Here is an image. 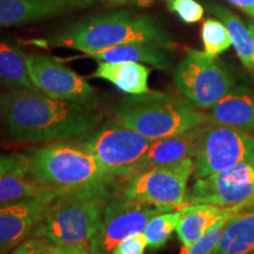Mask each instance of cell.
<instances>
[{
  "mask_svg": "<svg viewBox=\"0 0 254 254\" xmlns=\"http://www.w3.org/2000/svg\"><path fill=\"white\" fill-rule=\"evenodd\" d=\"M0 112L9 133L24 142H57L87 134L104 122L95 104H75L39 91L11 90L0 98Z\"/></svg>",
  "mask_w": 254,
  "mask_h": 254,
  "instance_id": "6da1fadb",
  "label": "cell"
},
{
  "mask_svg": "<svg viewBox=\"0 0 254 254\" xmlns=\"http://www.w3.org/2000/svg\"><path fill=\"white\" fill-rule=\"evenodd\" d=\"M116 183L65 190L52 202L30 238L58 245L90 243L105 206L116 195Z\"/></svg>",
  "mask_w": 254,
  "mask_h": 254,
  "instance_id": "7a4b0ae2",
  "label": "cell"
},
{
  "mask_svg": "<svg viewBox=\"0 0 254 254\" xmlns=\"http://www.w3.org/2000/svg\"><path fill=\"white\" fill-rule=\"evenodd\" d=\"M51 46L87 53L129 43H158L167 46L170 36L150 15L135 17L128 12L97 14L69 25L47 40Z\"/></svg>",
  "mask_w": 254,
  "mask_h": 254,
  "instance_id": "3957f363",
  "label": "cell"
},
{
  "mask_svg": "<svg viewBox=\"0 0 254 254\" xmlns=\"http://www.w3.org/2000/svg\"><path fill=\"white\" fill-rule=\"evenodd\" d=\"M113 118L152 141L209 124L207 113L186 99L151 91L120 100Z\"/></svg>",
  "mask_w": 254,
  "mask_h": 254,
  "instance_id": "277c9868",
  "label": "cell"
},
{
  "mask_svg": "<svg viewBox=\"0 0 254 254\" xmlns=\"http://www.w3.org/2000/svg\"><path fill=\"white\" fill-rule=\"evenodd\" d=\"M26 176L50 189L74 190L100 183H113L111 176L90 152L77 142H52L27 155Z\"/></svg>",
  "mask_w": 254,
  "mask_h": 254,
  "instance_id": "5b68a950",
  "label": "cell"
},
{
  "mask_svg": "<svg viewBox=\"0 0 254 254\" xmlns=\"http://www.w3.org/2000/svg\"><path fill=\"white\" fill-rule=\"evenodd\" d=\"M193 168L194 159H186L122 178L116 183V195L155 206L163 212L178 211L186 206V193Z\"/></svg>",
  "mask_w": 254,
  "mask_h": 254,
  "instance_id": "8992f818",
  "label": "cell"
},
{
  "mask_svg": "<svg viewBox=\"0 0 254 254\" xmlns=\"http://www.w3.org/2000/svg\"><path fill=\"white\" fill-rule=\"evenodd\" d=\"M74 142L90 152L107 173L120 179L128 174L152 140L113 118L101 123Z\"/></svg>",
  "mask_w": 254,
  "mask_h": 254,
  "instance_id": "52a82bcc",
  "label": "cell"
},
{
  "mask_svg": "<svg viewBox=\"0 0 254 254\" xmlns=\"http://www.w3.org/2000/svg\"><path fill=\"white\" fill-rule=\"evenodd\" d=\"M177 90L198 109L209 110L234 86V78L218 57L190 50L174 73Z\"/></svg>",
  "mask_w": 254,
  "mask_h": 254,
  "instance_id": "ba28073f",
  "label": "cell"
},
{
  "mask_svg": "<svg viewBox=\"0 0 254 254\" xmlns=\"http://www.w3.org/2000/svg\"><path fill=\"white\" fill-rule=\"evenodd\" d=\"M251 159H254L253 135L234 127L206 124L200 132L192 177L211 176Z\"/></svg>",
  "mask_w": 254,
  "mask_h": 254,
  "instance_id": "9c48e42d",
  "label": "cell"
},
{
  "mask_svg": "<svg viewBox=\"0 0 254 254\" xmlns=\"http://www.w3.org/2000/svg\"><path fill=\"white\" fill-rule=\"evenodd\" d=\"M161 209L114 195L105 206L99 226L90 241L91 254H110L123 240L144 232L147 222Z\"/></svg>",
  "mask_w": 254,
  "mask_h": 254,
  "instance_id": "30bf717a",
  "label": "cell"
},
{
  "mask_svg": "<svg viewBox=\"0 0 254 254\" xmlns=\"http://www.w3.org/2000/svg\"><path fill=\"white\" fill-rule=\"evenodd\" d=\"M251 199H254V159L211 176L193 179L186 193V205L231 207Z\"/></svg>",
  "mask_w": 254,
  "mask_h": 254,
  "instance_id": "8fae6325",
  "label": "cell"
},
{
  "mask_svg": "<svg viewBox=\"0 0 254 254\" xmlns=\"http://www.w3.org/2000/svg\"><path fill=\"white\" fill-rule=\"evenodd\" d=\"M31 81L52 99L75 104H95V91L86 79L45 55L27 56Z\"/></svg>",
  "mask_w": 254,
  "mask_h": 254,
  "instance_id": "7c38bea8",
  "label": "cell"
},
{
  "mask_svg": "<svg viewBox=\"0 0 254 254\" xmlns=\"http://www.w3.org/2000/svg\"><path fill=\"white\" fill-rule=\"evenodd\" d=\"M65 190L55 189L33 198L0 205V247L11 249L30 238L52 202Z\"/></svg>",
  "mask_w": 254,
  "mask_h": 254,
  "instance_id": "4fadbf2b",
  "label": "cell"
},
{
  "mask_svg": "<svg viewBox=\"0 0 254 254\" xmlns=\"http://www.w3.org/2000/svg\"><path fill=\"white\" fill-rule=\"evenodd\" d=\"M94 4L95 0H0V27L46 20Z\"/></svg>",
  "mask_w": 254,
  "mask_h": 254,
  "instance_id": "5bb4252c",
  "label": "cell"
},
{
  "mask_svg": "<svg viewBox=\"0 0 254 254\" xmlns=\"http://www.w3.org/2000/svg\"><path fill=\"white\" fill-rule=\"evenodd\" d=\"M202 126L204 125L195 127L190 131L180 133V134L152 141L150 147L133 165L125 178L152 167L180 163L186 159H194L198 151L200 132H201Z\"/></svg>",
  "mask_w": 254,
  "mask_h": 254,
  "instance_id": "9a60e30c",
  "label": "cell"
},
{
  "mask_svg": "<svg viewBox=\"0 0 254 254\" xmlns=\"http://www.w3.org/2000/svg\"><path fill=\"white\" fill-rule=\"evenodd\" d=\"M254 206V199L247 200L231 207L198 204L186 205L180 208V218L176 232L183 250L190 249L205 234L209 227L227 215H236Z\"/></svg>",
  "mask_w": 254,
  "mask_h": 254,
  "instance_id": "2e32d148",
  "label": "cell"
},
{
  "mask_svg": "<svg viewBox=\"0 0 254 254\" xmlns=\"http://www.w3.org/2000/svg\"><path fill=\"white\" fill-rule=\"evenodd\" d=\"M208 123L254 131V92L245 87L232 88L207 112Z\"/></svg>",
  "mask_w": 254,
  "mask_h": 254,
  "instance_id": "e0dca14e",
  "label": "cell"
},
{
  "mask_svg": "<svg viewBox=\"0 0 254 254\" xmlns=\"http://www.w3.org/2000/svg\"><path fill=\"white\" fill-rule=\"evenodd\" d=\"M87 58L105 63H140L159 68L167 67L170 57L166 46L158 43H129L98 52L87 53Z\"/></svg>",
  "mask_w": 254,
  "mask_h": 254,
  "instance_id": "ac0fdd59",
  "label": "cell"
},
{
  "mask_svg": "<svg viewBox=\"0 0 254 254\" xmlns=\"http://www.w3.org/2000/svg\"><path fill=\"white\" fill-rule=\"evenodd\" d=\"M150 74L151 69L140 63L99 62L92 77L110 81L124 93L139 95L150 92Z\"/></svg>",
  "mask_w": 254,
  "mask_h": 254,
  "instance_id": "d6986e66",
  "label": "cell"
},
{
  "mask_svg": "<svg viewBox=\"0 0 254 254\" xmlns=\"http://www.w3.org/2000/svg\"><path fill=\"white\" fill-rule=\"evenodd\" d=\"M213 254H254V206L227 221Z\"/></svg>",
  "mask_w": 254,
  "mask_h": 254,
  "instance_id": "ffe728a7",
  "label": "cell"
},
{
  "mask_svg": "<svg viewBox=\"0 0 254 254\" xmlns=\"http://www.w3.org/2000/svg\"><path fill=\"white\" fill-rule=\"evenodd\" d=\"M0 81L9 90L38 91L28 74L27 57L7 43H0Z\"/></svg>",
  "mask_w": 254,
  "mask_h": 254,
  "instance_id": "44dd1931",
  "label": "cell"
},
{
  "mask_svg": "<svg viewBox=\"0 0 254 254\" xmlns=\"http://www.w3.org/2000/svg\"><path fill=\"white\" fill-rule=\"evenodd\" d=\"M211 12L217 15L218 19H220V21L226 26L232 41V46L236 50L243 65L254 72V51L249 26H246L238 15L221 5L212 4Z\"/></svg>",
  "mask_w": 254,
  "mask_h": 254,
  "instance_id": "7402d4cb",
  "label": "cell"
},
{
  "mask_svg": "<svg viewBox=\"0 0 254 254\" xmlns=\"http://www.w3.org/2000/svg\"><path fill=\"white\" fill-rule=\"evenodd\" d=\"M51 190L55 189L41 186L31 180L25 171H9L0 174V205L33 198Z\"/></svg>",
  "mask_w": 254,
  "mask_h": 254,
  "instance_id": "603a6c76",
  "label": "cell"
},
{
  "mask_svg": "<svg viewBox=\"0 0 254 254\" xmlns=\"http://www.w3.org/2000/svg\"><path fill=\"white\" fill-rule=\"evenodd\" d=\"M179 218L180 209L164 212V213H159L152 218L142 232L146 241H147V246L153 251L163 249L170 240L173 232L176 231Z\"/></svg>",
  "mask_w": 254,
  "mask_h": 254,
  "instance_id": "cb8c5ba5",
  "label": "cell"
},
{
  "mask_svg": "<svg viewBox=\"0 0 254 254\" xmlns=\"http://www.w3.org/2000/svg\"><path fill=\"white\" fill-rule=\"evenodd\" d=\"M201 40L205 52L212 57H218L232 46L226 26L217 19H207L202 23Z\"/></svg>",
  "mask_w": 254,
  "mask_h": 254,
  "instance_id": "d4e9b609",
  "label": "cell"
},
{
  "mask_svg": "<svg viewBox=\"0 0 254 254\" xmlns=\"http://www.w3.org/2000/svg\"><path fill=\"white\" fill-rule=\"evenodd\" d=\"M167 6L187 24L198 23L204 15V7L196 0H167Z\"/></svg>",
  "mask_w": 254,
  "mask_h": 254,
  "instance_id": "484cf974",
  "label": "cell"
},
{
  "mask_svg": "<svg viewBox=\"0 0 254 254\" xmlns=\"http://www.w3.org/2000/svg\"><path fill=\"white\" fill-rule=\"evenodd\" d=\"M33 240L36 254H91L90 243L75 244V245H58L51 244L38 238H31Z\"/></svg>",
  "mask_w": 254,
  "mask_h": 254,
  "instance_id": "4316f807",
  "label": "cell"
},
{
  "mask_svg": "<svg viewBox=\"0 0 254 254\" xmlns=\"http://www.w3.org/2000/svg\"><path fill=\"white\" fill-rule=\"evenodd\" d=\"M147 241L144 234H136L119 243L110 254H144Z\"/></svg>",
  "mask_w": 254,
  "mask_h": 254,
  "instance_id": "83f0119b",
  "label": "cell"
},
{
  "mask_svg": "<svg viewBox=\"0 0 254 254\" xmlns=\"http://www.w3.org/2000/svg\"><path fill=\"white\" fill-rule=\"evenodd\" d=\"M28 158L24 154H0V174L9 171H25L26 172Z\"/></svg>",
  "mask_w": 254,
  "mask_h": 254,
  "instance_id": "f1b7e54d",
  "label": "cell"
},
{
  "mask_svg": "<svg viewBox=\"0 0 254 254\" xmlns=\"http://www.w3.org/2000/svg\"><path fill=\"white\" fill-rule=\"evenodd\" d=\"M226 1L254 18V0H226Z\"/></svg>",
  "mask_w": 254,
  "mask_h": 254,
  "instance_id": "f546056e",
  "label": "cell"
},
{
  "mask_svg": "<svg viewBox=\"0 0 254 254\" xmlns=\"http://www.w3.org/2000/svg\"><path fill=\"white\" fill-rule=\"evenodd\" d=\"M11 254H36V252H34L33 240L31 238H27Z\"/></svg>",
  "mask_w": 254,
  "mask_h": 254,
  "instance_id": "4dcf8cb0",
  "label": "cell"
},
{
  "mask_svg": "<svg viewBox=\"0 0 254 254\" xmlns=\"http://www.w3.org/2000/svg\"><path fill=\"white\" fill-rule=\"evenodd\" d=\"M111 2H118V4H124V2H140L147 1V0H109Z\"/></svg>",
  "mask_w": 254,
  "mask_h": 254,
  "instance_id": "1f68e13d",
  "label": "cell"
},
{
  "mask_svg": "<svg viewBox=\"0 0 254 254\" xmlns=\"http://www.w3.org/2000/svg\"><path fill=\"white\" fill-rule=\"evenodd\" d=\"M249 30L251 32V37H252L253 51H254V23H249ZM253 65H254V60H253Z\"/></svg>",
  "mask_w": 254,
  "mask_h": 254,
  "instance_id": "d6a6232c",
  "label": "cell"
}]
</instances>
